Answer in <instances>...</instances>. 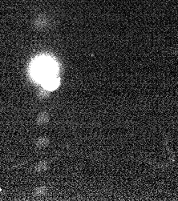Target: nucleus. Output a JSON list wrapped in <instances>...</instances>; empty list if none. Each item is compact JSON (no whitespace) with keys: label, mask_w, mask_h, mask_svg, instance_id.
<instances>
[{"label":"nucleus","mask_w":178,"mask_h":201,"mask_svg":"<svg viewBox=\"0 0 178 201\" xmlns=\"http://www.w3.org/2000/svg\"><path fill=\"white\" fill-rule=\"evenodd\" d=\"M34 74L44 83L47 89H54L59 84L56 68L50 59H40L34 68Z\"/></svg>","instance_id":"obj_1"},{"label":"nucleus","mask_w":178,"mask_h":201,"mask_svg":"<svg viewBox=\"0 0 178 201\" xmlns=\"http://www.w3.org/2000/svg\"><path fill=\"white\" fill-rule=\"evenodd\" d=\"M48 116L47 115L46 113H43L40 114L37 117V123L40 125H44L46 124L48 122Z\"/></svg>","instance_id":"obj_2"},{"label":"nucleus","mask_w":178,"mask_h":201,"mask_svg":"<svg viewBox=\"0 0 178 201\" xmlns=\"http://www.w3.org/2000/svg\"><path fill=\"white\" fill-rule=\"evenodd\" d=\"M36 146L38 147H40V148H42V147H44L46 146V144H45V138L42 137L38 139L37 141H36Z\"/></svg>","instance_id":"obj_3"}]
</instances>
